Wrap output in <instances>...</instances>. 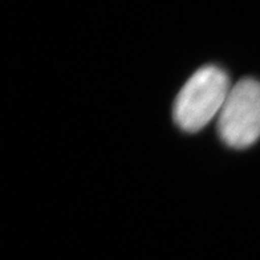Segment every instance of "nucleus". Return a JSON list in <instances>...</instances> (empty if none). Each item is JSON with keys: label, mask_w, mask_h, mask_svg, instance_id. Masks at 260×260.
Returning <instances> with one entry per match:
<instances>
[{"label": "nucleus", "mask_w": 260, "mask_h": 260, "mask_svg": "<svg viewBox=\"0 0 260 260\" xmlns=\"http://www.w3.org/2000/svg\"><path fill=\"white\" fill-rule=\"evenodd\" d=\"M230 79L223 69L206 65L187 80L175 99V123L187 133H197L219 114L230 92Z\"/></svg>", "instance_id": "f257e3e1"}, {"label": "nucleus", "mask_w": 260, "mask_h": 260, "mask_svg": "<svg viewBox=\"0 0 260 260\" xmlns=\"http://www.w3.org/2000/svg\"><path fill=\"white\" fill-rule=\"evenodd\" d=\"M218 116V133L227 146L246 149L255 144L260 138V82H236Z\"/></svg>", "instance_id": "f03ea898"}]
</instances>
